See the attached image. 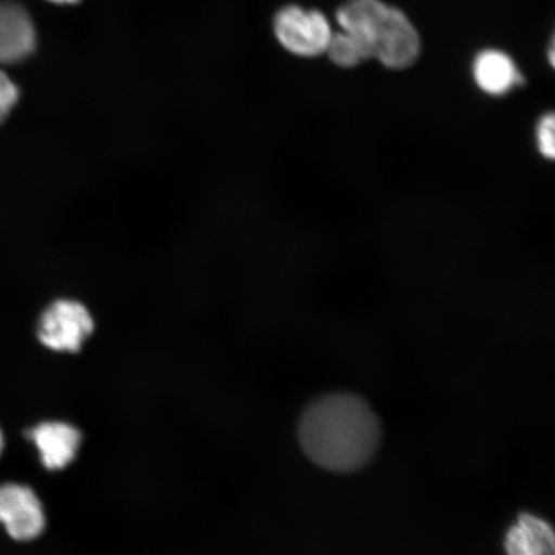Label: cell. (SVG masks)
<instances>
[{
    "mask_svg": "<svg viewBox=\"0 0 555 555\" xmlns=\"http://www.w3.org/2000/svg\"><path fill=\"white\" fill-rule=\"evenodd\" d=\"M506 555H555V537L550 524L532 515L519 516L505 538Z\"/></svg>",
    "mask_w": 555,
    "mask_h": 555,
    "instance_id": "obj_8",
    "label": "cell"
},
{
    "mask_svg": "<svg viewBox=\"0 0 555 555\" xmlns=\"http://www.w3.org/2000/svg\"><path fill=\"white\" fill-rule=\"evenodd\" d=\"M474 76L476 85L490 95L506 94L524 81L508 55L499 51H485L478 54Z\"/></svg>",
    "mask_w": 555,
    "mask_h": 555,
    "instance_id": "obj_9",
    "label": "cell"
},
{
    "mask_svg": "<svg viewBox=\"0 0 555 555\" xmlns=\"http://www.w3.org/2000/svg\"><path fill=\"white\" fill-rule=\"evenodd\" d=\"M4 449V437L2 429H0V455H2Z\"/></svg>",
    "mask_w": 555,
    "mask_h": 555,
    "instance_id": "obj_14",
    "label": "cell"
},
{
    "mask_svg": "<svg viewBox=\"0 0 555 555\" xmlns=\"http://www.w3.org/2000/svg\"><path fill=\"white\" fill-rule=\"evenodd\" d=\"M37 34L23 5L0 2V64H16L33 53Z\"/></svg>",
    "mask_w": 555,
    "mask_h": 555,
    "instance_id": "obj_6",
    "label": "cell"
},
{
    "mask_svg": "<svg viewBox=\"0 0 555 555\" xmlns=\"http://www.w3.org/2000/svg\"><path fill=\"white\" fill-rule=\"evenodd\" d=\"M50 2L59 3V4H73L79 2V0H50Z\"/></svg>",
    "mask_w": 555,
    "mask_h": 555,
    "instance_id": "obj_13",
    "label": "cell"
},
{
    "mask_svg": "<svg viewBox=\"0 0 555 555\" xmlns=\"http://www.w3.org/2000/svg\"><path fill=\"white\" fill-rule=\"evenodd\" d=\"M301 447L324 469L362 468L376 453L380 427L365 401L352 395L321 398L305 411L298 427Z\"/></svg>",
    "mask_w": 555,
    "mask_h": 555,
    "instance_id": "obj_1",
    "label": "cell"
},
{
    "mask_svg": "<svg viewBox=\"0 0 555 555\" xmlns=\"http://www.w3.org/2000/svg\"><path fill=\"white\" fill-rule=\"evenodd\" d=\"M0 524L12 539L34 540L46 527L43 504L27 486L0 485Z\"/></svg>",
    "mask_w": 555,
    "mask_h": 555,
    "instance_id": "obj_5",
    "label": "cell"
},
{
    "mask_svg": "<svg viewBox=\"0 0 555 555\" xmlns=\"http://www.w3.org/2000/svg\"><path fill=\"white\" fill-rule=\"evenodd\" d=\"M37 447L47 469L59 470L75 460L81 443V434L64 422H44L27 433Z\"/></svg>",
    "mask_w": 555,
    "mask_h": 555,
    "instance_id": "obj_7",
    "label": "cell"
},
{
    "mask_svg": "<svg viewBox=\"0 0 555 555\" xmlns=\"http://www.w3.org/2000/svg\"><path fill=\"white\" fill-rule=\"evenodd\" d=\"M554 114H546L538 122L537 127V144L541 156L553 159L555 157L554 141Z\"/></svg>",
    "mask_w": 555,
    "mask_h": 555,
    "instance_id": "obj_11",
    "label": "cell"
},
{
    "mask_svg": "<svg viewBox=\"0 0 555 555\" xmlns=\"http://www.w3.org/2000/svg\"><path fill=\"white\" fill-rule=\"evenodd\" d=\"M341 30L358 41L367 60L391 69L411 67L421 52V39L405 13L382 0H350L337 11Z\"/></svg>",
    "mask_w": 555,
    "mask_h": 555,
    "instance_id": "obj_2",
    "label": "cell"
},
{
    "mask_svg": "<svg viewBox=\"0 0 555 555\" xmlns=\"http://www.w3.org/2000/svg\"><path fill=\"white\" fill-rule=\"evenodd\" d=\"M18 96L20 92L15 82L3 72H0V124L7 119L12 108L16 106Z\"/></svg>",
    "mask_w": 555,
    "mask_h": 555,
    "instance_id": "obj_12",
    "label": "cell"
},
{
    "mask_svg": "<svg viewBox=\"0 0 555 555\" xmlns=\"http://www.w3.org/2000/svg\"><path fill=\"white\" fill-rule=\"evenodd\" d=\"M333 64L339 67H356L366 61V54L356 38L349 33L341 30L332 33L327 52Z\"/></svg>",
    "mask_w": 555,
    "mask_h": 555,
    "instance_id": "obj_10",
    "label": "cell"
},
{
    "mask_svg": "<svg viewBox=\"0 0 555 555\" xmlns=\"http://www.w3.org/2000/svg\"><path fill=\"white\" fill-rule=\"evenodd\" d=\"M278 40L291 53L317 57L327 52L332 29L322 12L289 5L278 13L274 23Z\"/></svg>",
    "mask_w": 555,
    "mask_h": 555,
    "instance_id": "obj_3",
    "label": "cell"
},
{
    "mask_svg": "<svg viewBox=\"0 0 555 555\" xmlns=\"http://www.w3.org/2000/svg\"><path fill=\"white\" fill-rule=\"evenodd\" d=\"M93 330V318L85 305L60 300L52 304L41 315L38 337L48 349L76 352L92 335Z\"/></svg>",
    "mask_w": 555,
    "mask_h": 555,
    "instance_id": "obj_4",
    "label": "cell"
}]
</instances>
